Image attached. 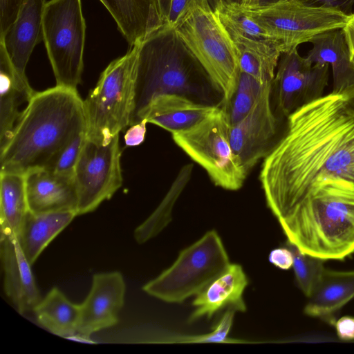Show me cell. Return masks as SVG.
<instances>
[{"mask_svg": "<svg viewBox=\"0 0 354 354\" xmlns=\"http://www.w3.org/2000/svg\"><path fill=\"white\" fill-rule=\"evenodd\" d=\"M287 119L259 174L267 206L278 222L309 198L354 194V109L345 96L322 95Z\"/></svg>", "mask_w": 354, "mask_h": 354, "instance_id": "1", "label": "cell"}, {"mask_svg": "<svg viewBox=\"0 0 354 354\" xmlns=\"http://www.w3.org/2000/svg\"><path fill=\"white\" fill-rule=\"evenodd\" d=\"M85 131L84 100L77 90L55 86L35 92L0 150L1 172L25 175L50 169L62 151Z\"/></svg>", "mask_w": 354, "mask_h": 354, "instance_id": "2", "label": "cell"}, {"mask_svg": "<svg viewBox=\"0 0 354 354\" xmlns=\"http://www.w3.org/2000/svg\"><path fill=\"white\" fill-rule=\"evenodd\" d=\"M136 45L135 98L129 126L158 95L179 94L212 104V91L218 92L175 28L165 24Z\"/></svg>", "mask_w": 354, "mask_h": 354, "instance_id": "3", "label": "cell"}, {"mask_svg": "<svg viewBox=\"0 0 354 354\" xmlns=\"http://www.w3.org/2000/svg\"><path fill=\"white\" fill-rule=\"evenodd\" d=\"M175 29L209 75L226 107L235 92L239 73L236 48L207 0L194 6Z\"/></svg>", "mask_w": 354, "mask_h": 354, "instance_id": "4", "label": "cell"}, {"mask_svg": "<svg viewBox=\"0 0 354 354\" xmlns=\"http://www.w3.org/2000/svg\"><path fill=\"white\" fill-rule=\"evenodd\" d=\"M137 45L112 61L84 100L87 138L109 142L129 126L135 98Z\"/></svg>", "mask_w": 354, "mask_h": 354, "instance_id": "5", "label": "cell"}, {"mask_svg": "<svg viewBox=\"0 0 354 354\" xmlns=\"http://www.w3.org/2000/svg\"><path fill=\"white\" fill-rule=\"evenodd\" d=\"M230 264L223 243L214 230L182 250L176 261L142 286L149 295L180 304L197 295Z\"/></svg>", "mask_w": 354, "mask_h": 354, "instance_id": "6", "label": "cell"}, {"mask_svg": "<svg viewBox=\"0 0 354 354\" xmlns=\"http://www.w3.org/2000/svg\"><path fill=\"white\" fill-rule=\"evenodd\" d=\"M174 142L202 167L216 186L226 190L241 188L248 171L234 154L230 141V122L218 105L193 127L171 133Z\"/></svg>", "mask_w": 354, "mask_h": 354, "instance_id": "7", "label": "cell"}, {"mask_svg": "<svg viewBox=\"0 0 354 354\" xmlns=\"http://www.w3.org/2000/svg\"><path fill=\"white\" fill-rule=\"evenodd\" d=\"M42 31L55 86L77 90L82 81L86 36L81 0L46 1Z\"/></svg>", "mask_w": 354, "mask_h": 354, "instance_id": "8", "label": "cell"}, {"mask_svg": "<svg viewBox=\"0 0 354 354\" xmlns=\"http://www.w3.org/2000/svg\"><path fill=\"white\" fill-rule=\"evenodd\" d=\"M240 7L281 44L283 53L309 42L317 35L343 28L350 15L334 8L308 6L299 0H281L257 8Z\"/></svg>", "mask_w": 354, "mask_h": 354, "instance_id": "9", "label": "cell"}, {"mask_svg": "<svg viewBox=\"0 0 354 354\" xmlns=\"http://www.w3.org/2000/svg\"><path fill=\"white\" fill-rule=\"evenodd\" d=\"M119 135L100 143L86 138L74 171L77 216L90 213L122 186Z\"/></svg>", "mask_w": 354, "mask_h": 354, "instance_id": "10", "label": "cell"}, {"mask_svg": "<svg viewBox=\"0 0 354 354\" xmlns=\"http://www.w3.org/2000/svg\"><path fill=\"white\" fill-rule=\"evenodd\" d=\"M329 64L310 63L297 48L281 53L272 84L276 109L288 118L301 106L323 95Z\"/></svg>", "mask_w": 354, "mask_h": 354, "instance_id": "11", "label": "cell"}, {"mask_svg": "<svg viewBox=\"0 0 354 354\" xmlns=\"http://www.w3.org/2000/svg\"><path fill=\"white\" fill-rule=\"evenodd\" d=\"M272 84L267 83L255 104L241 120L230 125V141L236 156L248 171L268 153L277 131L271 102Z\"/></svg>", "mask_w": 354, "mask_h": 354, "instance_id": "12", "label": "cell"}, {"mask_svg": "<svg viewBox=\"0 0 354 354\" xmlns=\"http://www.w3.org/2000/svg\"><path fill=\"white\" fill-rule=\"evenodd\" d=\"M125 291V281L120 272L95 274L89 293L80 304L77 335L87 338L117 324L124 306Z\"/></svg>", "mask_w": 354, "mask_h": 354, "instance_id": "13", "label": "cell"}, {"mask_svg": "<svg viewBox=\"0 0 354 354\" xmlns=\"http://www.w3.org/2000/svg\"><path fill=\"white\" fill-rule=\"evenodd\" d=\"M0 257L6 295L19 313L33 311L41 297L16 236L1 235Z\"/></svg>", "mask_w": 354, "mask_h": 354, "instance_id": "14", "label": "cell"}, {"mask_svg": "<svg viewBox=\"0 0 354 354\" xmlns=\"http://www.w3.org/2000/svg\"><path fill=\"white\" fill-rule=\"evenodd\" d=\"M28 209L32 213L75 212L77 195L74 176L48 169H35L25 174Z\"/></svg>", "mask_w": 354, "mask_h": 354, "instance_id": "15", "label": "cell"}, {"mask_svg": "<svg viewBox=\"0 0 354 354\" xmlns=\"http://www.w3.org/2000/svg\"><path fill=\"white\" fill-rule=\"evenodd\" d=\"M248 285L242 266L230 263L223 273L195 296L192 301L194 308L187 322L192 324L203 317L211 319L225 308L245 313L247 306L243 295Z\"/></svg>", "mask_w": 354, "mask_h": 354, "instance_id": "16", "label": "cell"}, {"mask_svg": "<svg viewBox=\"0 0 354 354\" xmlns=\"http://www.w3.org/2000/svg\"><path fill=\"white\" fill-rule=\"evenodd\" d=\"M218 105L195 101L185 95L165 93L151 98L133 124L145 120L171 133L186 130L205 118Z\"/></svg>", "mask_w": 354, "mask_h": 354, "instance_id": "17", "label": "cell"}, {"mask_svg": "<svg viewBox=\"0 0 354 354\" xmlns=\"http://www.w3.org/2000/svg\"><path fill=\"white\" fill-rule=\"evenodd\" d=\"M46 0H25L17 16L0 43L17 70L26 75V68L35 46L43 39L42 15Z\"/></svg>", "mask_w": 354, "mask_h": 354, "instance_id": "18", "label": "cell"}, {"mask_svg": "<svg viewBox=\"0 0 354 354\" xmlns=\"http://www.w3.org/2000/svg\"><path fill=\"white\" fill-rule=\"evenodd\" d=\"M0 150L10 140L15 127L35 91L26 75L12 64L0 43Z\"/></svg>", "mask_w": 354, "mask_h": 354, "instance_id": "19", "label": "cell"}, {"mask_svg": "<svg viewBox=\"0 0 354 354\" xmlns=\"http://www.w3.org/2000/svg\"><path fill=\"white\" fill-rule=\"evenodd\" d=\"M115 21L130 48L161 27L158 0H100Z\"/></svg>", "mask_w": 354, "mask_h": 354, "instance_id": "20", "label": "cell"}, {"mask_svg": "<svg viewBox=\"0 0 354 354\" xmlns=\"http://www.w3.org/2000/svg\"><path fill=\"white\" fill-rule=\"evenodd\" d=\"M304 313L333 326L335 315L354 298V270L326 269L312 295L308 297Z\"/></svg>", "mask_w": 354, "mask_h": 354, "instance_id": "21", "label": "cell"}, {"mask_svg": "<svg viewBox=\"0 0 354 354\" xmlns=\"http://www.w3.org/2000/svg\"><path fill=\"white\" fill-rule=\"evenodd\" d=\"M313 44L306 59L312 64L331 66L333 77V93L344 94L354 85V65L349 57L348 49L342 29L324 32L313 37Z\"/></svg>", "mask_w": 354, "mask_h": 354, "instance_id": "22", "label": "cell"}, {"mask_svg": "<svg viewBox=\"0 0 354 354\" xmlns=\"http://www.w3.org/2000/svg\"><path fill=\"white\" fill-rule=\"evenodd\" d=\"M236 50L281 55V44L253 21L239 6L223 4L215 12Z\"/></svg>", "mask_w": 354, "mask_h": 354, "instance_id": "23", "label": "cell"}, {"mask_svg": "<svg viewBox=\"0 0 354 354\" xmlns=\"http://www.w3.org/2000/svg\"><path fill=\"white\" fill-rule=\"evenodd\" d=\"M77 216L75 212L32 213L28 211L17 238L31 265Z\"/></svg>", "mask_w": 354, "mask_h": 354, "instance_id": "24", "label": "cell"}, {"mask_svg": "<svg viewBox=\"0 0 354 354\" xmlns=\"http://www.w3.org/2000/svg\"><path fill=\"white\" fill-rule=\"evenodd\" d=\"M33 312L39 324L52 333L62 337L77 335L80 304L71 302L57 288L41 298Z\"/></svg>", "mask_w": 354, "mask_h": 354, "instance_id": "25", "label": "cell"}, {"mask_svg": "<svg viewBox=\"0 0 354 354\" xmlns=\"http://www.w3.org/2000/svg\"><path fill=\"white\" fill-rule=\"evenodd\" d=\"M28 211L25 175L0 172L1 235L17 236Z\"/></svg>", "mask_w": 354, "mask_h": 354, "instance_id": "26", "label": "cell"}, {"mask_svg": "<svg viewBox=\"0 0 354 354\" xmlns=\"http://www.w3.org/2000/svg\"><path fill=\"white\" fill-rule=\"evenodd\" d=\"M193 165H184L177 174L162 201L151 215L134 230V239L139 244L157 236L171 222L174 206L189 183Z\"/></svg>", "mask_w": 354, "mask_h": 354, "instance_id": "27", "label": "cell"}, {"mask_svg": "<svg viewBox=\"0 0 354 354\" xmlns=\"http://www.w3.org/2000/svg\"><path fill=\"white\" fill-rule=\"evenodd\" d=\"M265 84L239 71L238 82L232 98L226 107H223L227 112L230 125L237 123L248 114Z\"/></svg>", "mask_w": 354, "mask_h": 354, "instance_id": "28", "label": "cell"}, {"mask_svg": "<svg viewBox=\"0 0 354 354\" xmlns=\"http://www.w3.org/2000/svg\"><path fill=\"white\" fill-rule=\"evenodd\" d=\"M286 245L292 253V267L297 283L302 292L309 297L322 277L326 261L301 252L288 241Z\"/></svg>", "mask_w": 354, "mask_h": 354, "instance_id": "29", "label": "cell"}, {"mask_svg": "<svg viewBox=\"0 0 354 354\" xmlns=\"http://www.w3.org/2000/svg\"><path fill=\"white\" fill-rule=\"evenodd\" d=\"M235 310L227 308L211 333L195 335L171 337V343H227V336L233 324Z\"/></svg>", "mask_w": 354, "mask_h": 354, "instance_id": "30", "label": "cell"}, {"mask_svg": "<svg viewBox=\"0 0 354 354\" xmlns=\"http://www.w3.org/2000/svg\"><path fill=\"white\" fill-rule=\"evenodd\" d=\"M86 138V131L76 136L59 154L48 169L59 174L74 176V171Z\"/></svg>", "mask_w": 354, "mask_h": 354, "instance_id": "31", "label": "cell"}, {"mask_svg": "<svg viewBox=\"0 0 354 354\" xmlns=\"http://www.w3.org/2000/svg\"><path fill=\"white\" fill-rule=\"evenodd\" d=\"M25 0H0V35L4 34L16 19Z\"/></svg>", "mask_w": 354, "mask_h": 354, "instance_id": "32", "label": "cell"}, {"mask_svg": "<svg viewBox=\"0 0 354 354\" xmlns=\"http://www.w3.org/2000/svg\"><path fill=\"white\" fill-rule=\"evenodd\" d=\"M201 0H171L167 23L175 28L189 10Z\"/></svg>", "mask_w": 354, "mask_h": 354, "instance_id": "33", "label": "cell"}, {"mask_svg": "<svg viewBox=\"0 0 354 354\" xmlns=\"http://www.w3.org/2000/svg\"><path fill=\"white\" fill-rule=\"evenodd\" d=\"M268 260L281 270H288L293 265L292 253L287 246L272 250L269 254Z\"/></svg>", "mask_w": 354, "mask_h": 354, "instance_id": "34", "label": "cell"}, {"mask_svg": "<svg viewBox=\"0 0 354 354\" xmlns=\"http://www.w3.org/2000/svg\"><path fill=\"white\" fill-rule=\"evenodd\" d=\"M311 6H321L338 10L348 15L352 14L354 0H299Z\"/></svg>", "mask_w": 354, "mask_h": 354, "instance_id": "35", "label": "cell"}, {"mask_svg": "<svg viewBox=\"0 0 354 354\" xmlns=\"http://www.w3.org/2000/svg\"><path fill=\"white\" fill-rule=\"evenodd\" d=\"M147 123V122L143 120L137 124L131 125L124 135V142L127 146L136 147L144 141Z\"/></svg>", "mask_w": 354, "mask_h": 354, "instance_id": "36", "label": "cell"}, {"mask_svg": "<svg viewBox=\"0 0 354 354\" xmlns=\"http://www.w3.org/2000/svg\"><path fill=\"white\" fill-rule=\"evenodd\" d=\"M333 326L339 339L343 341L354 339V317H342L335 321Z\"/></svg>", "mask_w": 354, "mask_h": 354, "instance_id": "37", "label": "cell"}, {"mask_svg": "<svg viewBox=\"0 0 354 354\" xmlns=\"http://www.w3.org/2000/svg\"><path fill=\"white\" fill-rule=\"evenodd\" d=\"M342 30L348 49L350 60L354 65V12L349 15L346 25Z\"/></svg>", "mask_w": 354, "mask_h": 354, "instance_id": "38", "label": "cell"}, {"mask_svg": "<svg viewBox=\"0 0 354 354\" xmlns=\"http://www.w3.org/2000/svg\"><path fill=\"white\" fill-rule=\"evenodd\" d=\"M281 0H243L241 4L243 8H257L265 6Z\"/></svg>", "mask_w": 354, "mask_h": 354, "instance_id": "39", "label": "cell"}, {"mask_svg": "<svg viewBox=\"0 0 354 354\" xmlns=\"http://www.w3.org/2000/svg\"><path fill=\"white\" fill-rule=\"evenodd\" d=\"M158 3L162 18L166 24L169 14L171 0H158Z\"/></svg>", "mask_w": 354, "mask_h": 354, "instance_id": "40", "label": "cell"}, {"mask_svg": "<svg viewBox=\"0 0 354 354\" xmlns=\"http://www.w3.org/2000/svg\"><path fill=\"white\" fill-rule=\"evenodd\" d=\"M346 98L348 104L354 109V85L350 87L343 94Z\"/></svg>", "mask_w": 354, "mask_h": 354, "instance_id": "41", "label": "cell"}, {"mask_svg": "<svg viewBox=\"0 0 354 354\" xmlns=\"http://www.w3.org/2000/svg\"><path fill=\"white\" fill-rule=\"evenodd\" d=\"M243 0H225V3L235 6H241Z\"/></svg>", "mask_w": 354, "mask_h": 354, "instance_id": "42", "label": "cell"}]
</instances>
